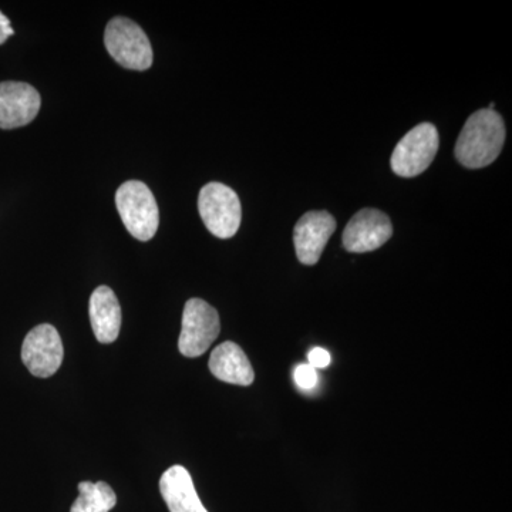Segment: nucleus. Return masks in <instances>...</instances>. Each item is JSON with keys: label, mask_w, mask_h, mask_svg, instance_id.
I'll return each instance as SVG.
<instances>
[{"label": "nucleus", "mask_w": 512, "mask_h": 512, "mask_svg": "<svg viewBox=\"0 0 512 512\" xmlns=\"http://www.w3.org/2000/svg\"><path fill=\"white\" fill-rule=\"evenodd\" d=\"M505 143L503 117L495 110H478L464 124L456 144L458 163L466 168H484L500 156Z\"/></svg>", "instance_id": "nucleus-1"}, {"label": "nucleus", "mask_w": 512, "mask_h": 512, "mask_svg": "<svg viewBox=\"0 0 512 512\" xmlns=\"http://www.w3.org/2000/svg\"><path fill=\"white\" fill-rule=\"evenodd\" d=\"M116 205L127 231L138 241L147 242L157 234L160 211L153 192L143 181L131 180L116 192Z\"/></svg>", "instance_id": "nucleus-2"}, {"label": "nucleus", "mask_w": 512, "mask_h": 512, "mask_svg": "<svg viewBox=\"0 0 512 512\" xmlns=\"http://www.w3.org/2000/svg\"><path fill=\"white\" fill-rule=\"evenodd\" d=\"M104 45L110 56L126 69L143 72L153 64L150 39L133 20L121 16L111 19L104 32Z\"/></svg>", "instance_id": "nucleus-3"}, {"label": "nucleus", "mask_w": 512, "mask_h": 512, "mask_svg": "<svg viewBox=\"0 0 512 512\" xmlns=\"http://www.w3.org/2000/svg\"><path fill=\"white\" fill-rule=\"evenodd\" d=\"M198 210L205 227L217 238L228 239L237 234L242 208L237 192L221 183L204 185L198 197Z\"/></svg>", "instance_id": "nucleus-4"}, {"label": "nucleus", "mask_w": 512, "mask_h": 512, "mask_svg": "<svg viewBox=\"0 0 512 512\" xmlns=\"http://www.w3.org/2000/svg\"><path fill=\"white\" fill-rule=\"evenodd\" d=\"M440 147L437 128L430 123H421L410 130L394 148L390 165L399 177H417L430 167Z\"/></svg>", "instance_id": "nucleus-5"}, {"label": "nucleus", "mask_w": 512, "mask_h": 512, "mask_svg": "<svg viewBox=\"0 0 512 512\" xmlns=\"http://www.w3.org/2000/svg\"><path fill=\"white\" fill-rule=\"evenodd\" d=\"M220 332V315L210 303L197 298L185 303L183 328L178 339L181 355L190 359L204 355Z\"/></svg>", "instance_id": "nucleus-6"}, {"label": "nucleus", "mask_w": 512, "mask_h": 512, "mask_svg": "<svg viewBox=\"0 0 512 512\" xmlns=\"http://www.w3.org/2000/svg\"><path fill=\"white\" fill-rule=\"evenodd\" d=\"M63 343L55 326H36L28 333L22 346V360L29 372L40 379L55 375L63 363Z\"/></svg>", "instance_id": "nucleus-7"}, {"label": "nucleus", "mask_w": 512, "mask_h": 512, "mask_svg": "<svg viewBox=\"0 0 512 512\" xmlns=\"http://www.w3.org/2000/svg\"><path fill=\"white\" fill-rule=\"evenodd\" d=\"M393 235V225L384 212L365 208L353 215L343 231V247L353 254H365L383 247Z\"/></svg>", "instance_id": "nucleus-8"}, {"label": "nucleus", "mask_w": 512, "mask_h": 512, "mask_svg": "<svg viewBox=\"0 0 512 512\" xmlns=\"http://www.w3.org/2000/svg\"><path fill=\"white\" fill-rule=\"evenodd\" d=\"M336 231V220L328 211H309L293 229L296 256L303 265L318 264L329 238Z\"/></svg>", "instance_id": "nucleus-9"}, {"label": "nucleus", "mask_w": 512, "mask_h": 512, "mask_svg": "<svg viewBox=\"0 0 512 512\" xmlns=\"http://www.w3.org/2000/svg\"><path fill=\"white\" fill-rule=\"evenodd\" d=\"M42 99L35 87L22 82L0 83V128L28 126L39 114Z\"/></svg>", "instance_id": "nucleus-10"}, {"label": "nucleus", "mask_w": 512, "mask_h": 512, "mask_svg": "<svg viewBox=\"0 0 512 512\" xmlns=\"http://www.w3.org/2000/svg\"><path fill=\"white\" fill-rule=\"evenodd\" d=\"M94 336L100 343H113L120 335L121 308L119 299L109 286H99L92 293L89 305Z\"/></svg>", "instance_id": "nucleus-11"}, {"label": "nucleus", "mask_w": 512, "mask_h": 512, "mask_svg": "<svg viewBox=\"0 0 512 512\" xmlns=\"http://www.w3.org/2000/svg\"><path fill=\"white\" fill-rule=\"evenodd\" d=\"M160 491L170 512H208L202 505L191 474L183 466L168 468L160 480Z\"/></svg>", "instance_id": "nucleus-12"}, {"label": "nucleus", "mask_w": 512, "mask_h": 512, "mask_svg": "<svg viewBox=\"0 0 512 512\" xmlns=\"http://www.w3.org/2000/svg\"><path fill=\"white\" fill-rule=\"evenodd\" d=\"M210 370L221 382L237 386H249L255 379L251 362L244 350L234 342H224L214 349L210 357Z\"/></svg>", "instance_id": "nucleus-13"}, {"label": "nucleus", "mask_w": 512, "mask_h": 512, "mask_svg": "<svg viewBox=\"0 0 512 512\" xmlns=\"http://www.w3.org/2000/svg\"><path fill=\"white\" fill-rule=\"evenodd\" d=\"M79 493L70 512H110L116 507V493L103 481L99 483L83 481L79 484Z\"/></svg>", "instance_id": "nucleus-14"}, {"label": "nucleus", "mask_w": 512, "mask_h": 512, "mask_svg": "<svg viewBox=\"0 0 512 512\" xmlns=\"http://www.w3.org/2000/svg\"><path fill=\"white\" fill-rule=\"evenodd\" d=\"M293 377H295L296 384H298L301 389L305 390L313 389V387L316 386V382H318L316 369H313L311 365H301L296 367Z\"/></svg>", "instance_id": "nucleus-15"}, {"label": "nucleus", "mask_w": 512, "mask_h": 512, "mask_svg": "<svg viewBox=\"0 0 512 512\" xmlns=\"http://www.w3.org/2000/svg\"><path fill=\"white\" fill-rule=\"evenodd\" d=\"M308 360L309 365H311L313 369H325V367L329 366L330 355L328 350L315 348L309 352Z\"/></svg>", "instance_id": "nucleus-16"}, {"label": "nucleus", "mask_w": 512, "mask_h": 512, "mask_svg": "<svg viewBox=\"0 0 512 512\" xmlns=\"http://www.w3.org/2000/svg\"><path fill=\"white\" fill-rule=\"evenodd\" d=\"M13 35H15V30L10 25L9 19L0 12V45H3Z\"/></svg>", "instance_id": "nucleus-17"}]
</instances>
